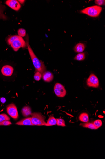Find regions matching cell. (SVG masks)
<instances>
[{
    "label": "cell",
    "instance_id": "obj_17",
    "mask_svg": "<svg viewBox=\"0 0 105 159\" xmlns=\"http://www.w3.org/2000/svg\"><path fill=\"white\" fill-rule=\"evenodd\" d=\"M85 53H81L78 54L74 58V59L78 61H83L85 59Z\"/></svg>",
    "mask_w": 105,
    "mask_h": 159
},
{
    "label": "cell",
    "instance_id": "obj_28",
    "mask_svg": "<svg viewBox=\"0 0 105 159\" xmlns=\"http://www.w3.org/2000/svg\"><path fill=\"white\" fill-rule=\"evenodd\" d=\"M18 1L20 3L23 4L25 2V0H18Z\"/></svg>",
    "mask_w": 105,
    "mask_h": 159
},
{
    "label": "cell",
    "instance_id": "obj_30",
    "mask_svg": "<svg viewBox=\"0 0 105 159\" xmlns=\"http://www.w3.org/2000/svg\"><path fill=\"white\" fill-rule=\"evenodd\" d=\"M16 95H17V96L18 97V94H17V93H16Z\"/></svg>",
    "mask_w": 105,
    "mask_h": 159
},
{
    "label": "cell",
    "instance_id": "obj_29",
    "mask_svg": "<svg viewBox=\"0 0 105 159\" xmlns=\"http://www.w3.org/2000/svg\"><path fill=\"white\" fill-rule=\"evenodd\" d=\"M4 110V109H2L1 111H0V112H2V111H3Z\"/></svg>",
    "mask_w": 105,
    "mask_h": 159
},
{
    "label": "cell",
    "instance_id": "obj_20",
    "mask_svg": "<svg viewBox=\"0 0 105 159\" xmlns=\"http://www.w3.org/2000/svg\"><path fill=\"white\" fill-rule=\"evenodd\" d=\"M18 36L20 37H24L26 35V32L24 29L20 28L18 30Z\"/></svg>",
    "mask_w": 105,
    "mask_h": 159
},
{
    "label": "cell",
    "instance_id": "obj_3",
    "mask_svg": "<svg viewBox=\"0 0 105 159\" xmlns=\"http://www.w3.org/2000/svg\"><path fill=\"white\" fill-rule=\"evenodd\" d=\"M31 120L33 125L46 126L47 123L45 121V117L39 113H32Z\"/></svg>",
    "mask_w": 105,
    "mask_h": 159
},
{
    "label": "cell",
    "instance_id": "obj_25",
    "mask_svg": "<svg viewBox=\"0 0 105 159\" xmlns=\"http://www.w3.org/2000/svg\"><path fill=\"white\" fill-rule=\"evenodd\" d=\"M12 124V123L9 121L5 120L0 123V125L9 126Z\"/></svg>",
    "mask_w": 105,
    "mask_h": 159
},
{
    "label": "cell",
    "instance_id": "obj_15",
    "mask_svg": "<svg viewBox=\"0 0 105 159\" xmlns=\"http://www.w3.org/2000/svg\"><path fill=\"white\" fill-rule=\"evenodd\" d=\"M23 115L24 116H27L31 115L32 113L30 108L28 106H25L22 110Z\"/></svg>",
    "mask_w": 105,
    "mask_h": 159
},
{
    "label": "cell",
    "instance_id": "obj_2",
    "mask_svg": "<svg viewBox=\"0 0 105 159\" xmlns=\"http://www.w3.org/2000/svg\"><path fill=\"white\" fill-rule=\"evenodd\" d=\"M102 10L101 7L97 5L82 10L80 11V13L85 14L91 17L96 18L99 15Z\"/></svg>",
    "mask_w": 105,
    "mask_h": 159
},
{
    "label": "cell",
    "instance_id": "obj_18",
    "mask_svg": "<svg viewBox=\"0 0 105 159\" xmlns=\"http://www.w3.org/2000/svg\"><path fill=\"white\" fill-rule=\"evenodd\" d=\"M21 37L18 35H14L11 36L8 39L7 42L9 45H11V44L15 40L19 39Z\"/></svg>",
    "mask_w": 105,
    "mask_h": 159
},
{
    "label": "cell",
    "instance_id": "obj_27",
    "mask_svg": "<svg viewBox=\"0 0 105 159\" xmlns=\"http://www.w3.org/2000/svg\"><path fill=\"white\" fill-rule=\"evenodd\" d=\"M0 101L2 103L4 104L6 102V99L4 97H2L0 98Z\"/></svg>",
    "mask_w": 105,
    "mask_h": 159
},
{
    "label": "cell",
    "instance_id": "obj_24",
    "mask_svg": "<svg viewBox=\"0 0 105 159\" xmlns=\"http://www.w3.org/2000/svg\"><path fill=\"white\" fill-rule=\"evenodd\" d=\"M96 4L98 6L105 5V0H96L95 1Z\"/></svg>",
    "mask_w": 105,
    "mask_h": 159
},
{
    "label": "cell",
    "instance_id": "obj_21",
    "mask_svg": "<svg viewBox=\"0 0 105 159\" xmlns=\"http://www.w3.org/2000/svg\"><path fill=\"white\" fill-rule=\"evenodd\" d=\"M93 124H94V125L95 126V127L97 129L101 127L102 126V121L100 120H97L95 121Z\"/></svg>",
    "mask_w": 105,
    "mask_h": 159
},
{
    "label": "cell",
    "instance_id": "obj_26",
    "mask_svg": "<svg viewBox=\"0 0 105 159\" xmlns=\"http://www.w3.org/2000/svg\"><path fill=\"white\" fill-rule=\"evenodd\" d=\"M5 18V16L3 14L2 9H1L0 7V18Z\"/></svg>",
    "mask_w": 105,
    "mask_h": 159
},
{
    "label": "cell",
    "instance_id": "obj_5",
    "mask_svg": "<svg viewBox=\"0 0 105 159\" xmlns=\"http://www.w3.org/2000/svg\"><path fill=\"white\" fill-rule=\"evenodd\" d=\"M11 46L14 51L17 52L21 47H24L27 46L26 43L24 41L22 37L17 39L13 41L11 44Z\"/></svg>",
    "mask_w": 105,
    "mask_h": 159
},
{
    "label": "cell",
    "instance_id": "obj_22",
    "mask_svg": "<svg viewBox=\"0 0 105 159\" xmlns=\"http://www.w3.org/2000/svg\"><path fill=\"white\" fill-rule=\"evenodd\" d=\"M56 119L57 125L63 127L66 126L65 123L63 119L61 118L57 119Z\"/></svg>",
    "mask_w": 105,
    "mask_h": 159
},
{
    "label": "cell",
    "instance_id": "obj_16",
    "mask_svg": "<svg viewBox=\"0 0 105 159\" xmlns=\"http://www.w3.org/2000/svg\"><path fill=\"white\" fill-rule=\"evenodd\" d=\"M80 125L84 128H87L91 129H97V128L94 125L93 123H81L80 124Z\"/></svg>",
    "mask_w": 105,
    "mask_h": 159
},
{
    "label": "cell",
    "instance_id": "obj_23",
    "mask_svg": "<svg viewBox=\"0 0 105 159\" xmlns=\"http://www.w3.org/2000/svg\"><path fill=\"white\" fill-rule=\"evenodd\" d=\"M42 77V73L39 71H37L34 76V78L36 81H39L41 79Z\"/></svg>",
    "mask_w": 105,
    "mask_h": 159
},
{
    "label": "cell",
    "instance_id": "obj_12",
    "mask_svg": "<svg viewBox=\"0 0 105 159\" xmlns=\"http://www.w3.org/2000/svg\"><path fill=\"white\" fill-rule=\"evenodd\" d=\"M85 46L83 43H79L77 44L74 47V51L75 52L81 53L84 51Z\"/></svg>",
    "mask_w": 105,
    "mask_h": 159
},
{
    "label": "cell",
    "instance_id": "obj_10",
    "mask_svg": "<svg viewBox=\"0 0 105 159\" xmlns=\"http://www.w3.org/2000/svg\"><path fill=\"white\" fill-rule=\"evenodd\" d=\"M53 75L51 72L50 71H45L43 73V78L45 82H51L53 80Z\"/></svg>",
    "mask_w": 105,
    "mask_h": 159
},
{
    "label": "cell",
    "instance_id": "obj_4",
    "mask_svg": "<svg viewBox=\"0 0 105 159\" xmlns=\"http://www.w3.org/2000/svg\"><path fill=\"white\" fill-rule=\"evenodd\" d=\"M54 91L57 96L59 97H64L66 93V90L63 85L58 83L55 85Z\"/></svg>",
    "mask_w": 105,
    "mask_h": 159
},
{
    "label": "cell",
    "instance_id": "obj_7",
    "mask_svg": "<svg viewBox=\"0 0 105 159\" xmlns=\"http://www.w3.org/2000/svg\"><path fill=\"white\" fill-rule=\"evenodd\" d=\"M87 84L89 87L98 88L99 82L98 77L93 74H91L87 80Z\"/></svg>",
    "mask_w": 105,
    "mask_h": 159
},
{
    "label": "cell",
    "instance_id": "obj_8",
    "mask_svg": "<svg viewBox=\"0 0 105 159\" xmlns=\"http://www.w3.org/2000/svg\"><path fill=\"white\" fill-rule=\"evenodd\" d=\"M6 4L15 11H18L21 8L20 4L16 0H8L6 1Z\"/></svg>",
    "mask_w": 105,
    "mask_h": 159
},
{
    "label": "cell",
    "instance_id": "obj_6",
    "mask_svg": "<svg viewBox=\"0 0 105 159\" xmlns=\"http://www.w3.org/2000/svg\"><path fill=\"white\" fill-rule=\"evenodd\" d=\"M7 111L8 114L14 119H17L18 117V113L16 106L13 103L10 104L7 107Z\"/></svg>",
    "mask_w": 105,
    "mask_h": 159
},
{
    "label": "cell",
    "instance_id": "obj_13",
    "mask_svg": "<svg viewBox=\"0 0 105 159\" xmlns=\"http://www.w3.org/2000/svg\"><path fill=\"white\" fill-rule=\"evenodd\" d=\"M57 122V119L55 118L53 116H50L49 117L47 122L46 126H51L55 125Z\"/></svg>",
    "mask_w": 105,
    "mask_h": 159
},
{
    "label": "cell",
    "instance_id": "obj_11",
    "mask_svg": "<svg viewBox=\"0 0 105 159\" xmlns=\"http://www.w3.org/2000/svg\"><path fill=\"white\" fill-rule=\"evenodd\" d=\"M15 124L20 125H33L32 123L31 117L24 119L16 123Z\"/></svg>",
    "mask_w": 105,
    "mask_h": 159
},
{
    "label": "cell",
    "instance_id": "obj_1",
    "mask_svg": "<svg viewBox=\"0 0 105 159\" xmlns=\"http://www.w3.org/2000/svg\"><path fill=\"white\" fill-rule=\"evenodd\" d=\"M26 43L27 46L28 50L31 59L32 61L33 64L35 68L36 71L40 72L42 74H43L44 72L45 71L46 67L44 64L43 62L38 59L36 56L35 54L34 53L33 51L31 48L29 43V37L28 35L26 38Z\"/></svg>",
    "mask_w": 105,
    "mask_h": 159
},
{
    "label": "cell",
    "instance_id": "obj_14",
    "mask_svg": "<svg viewBox=\"0 0 105 159\" xmlns=\"http://www.w3.org/2000/svg\"><path fill=\"white\" fill-rule=\"evenodd\" d=\"M79 119L81 121L87 122L89 121V115L86 113H82L79 116Z\"/></svg>",
    "mask_w": 105,
    "mask_h": 159
},
{
    "label": "cell",
    "instance_id": "obj_9",
    "mask_svg": "<svg viewBox=\"0 0 105 159\" xmlns=\"http://www.w3.org/2000/svg\"><path fill=\"white\" fill-rule=\"evenodd\" d=\"M14 68L9 65H6L3 66L1 69L2 74L4 76L10 77L13 74Z\"/></svg>",
    "mask_w": 105,
    "mask_h": 159
},
{
    "label": "cell",
    "instance_id": "obj_19",
    "mask_svg": "<svg viewBox=\"0 0 105 159\" xmlns=\"http://www.w3.org/2000/svg\"><path fill=\"white\" fill-rule=\"evenodd\" d=\"M10 119L9 117L5 114L3 113L0 114V123L5 120L9 121Z\"/></svg>",
    "mask_w": 105,
    "mask_h": 159
}]
</instances>
